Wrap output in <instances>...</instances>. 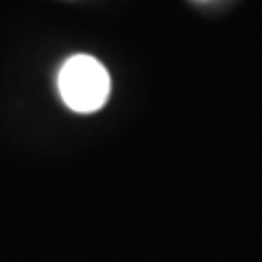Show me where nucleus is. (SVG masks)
<instances>
[{
    "mask_svg": "<svg viewBox=\"0 0 262 262\" xmlns=\"http://www.w3.org/2000/svg\"><path fill=\"white\" fill-rule=\"evenodd\" d=\"M59 94L72 112L92 114L101 110L110 98V72L90 55H75L59 70Z\"/></svg>",
    "mask_w": 262,
    "mask_h": 262,
    "instance_id": "f257e3e1",
    "label": "nucleus"
}]
</instances>
